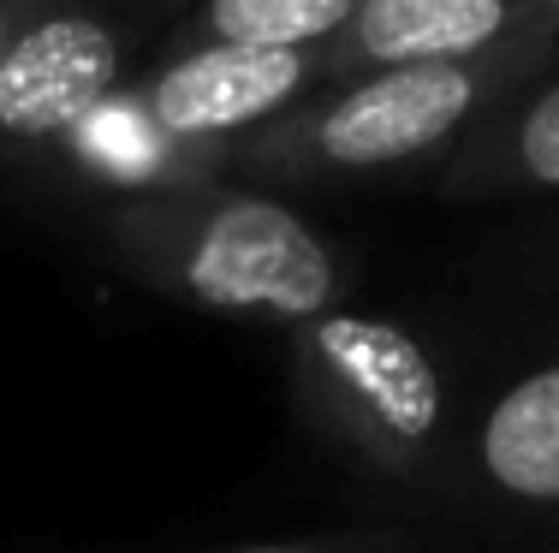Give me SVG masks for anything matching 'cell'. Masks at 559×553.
<instances>
[{
  "label": "cell",
  "mask_w": 559,
  "mask_h": 553,
  "mask_svg": "<svg viewBox=\"0 0 559 553\" xmlns=\"http://www.w3.org/2000/svg\"><path fill=\"white\" fill-rule=\"evenodd\" d=\"M102 227L143 286L197 310L292 327L345 298V250L286 196L226 173L114 196Z\"/></svg>",
  "instance_id": "1"
},
{
  "label": "cell",
  "mask_w": 559,
  "mask_h": 553,
  "mask_svg": "<svg viewBox=\"0 0 559 553\" xmlns=\"http://www.w3.org/2000/svg\"><path fill=\"white\" fill-rule=\"evenodd\" d=\"M559 55V36L512 43L471 60H411L376 65L322 84L310 101L250 131L226 173H262L292 184L328 179H388L423 161H447L500 96H512L536 65Z\"/></svg>",
  "instance_id": "2"
},
{
  "label": "cell",
  "mask_w": 559,
  "mask_h": 553,
  "mask_svg": "<svg viewBox=\"0 0 559 553\" xmlns=\"http://www.w3.org/2000/svg\"><path fill=\"white\" fill-rule=\"evenodd\" d=\"M292 381L316 429L364 470L435 482L452 441V381L417 327L376 310L328 304L292 322Z\"/></svg>",
  "instance_id": "3"
},
{
  "label": "cell",
  "mask_w": 559,
  "mask_h": 553,
  "mask_svg": "<svg viewBox=\"0 0 559 553\" xmlns=\"http://www.w3.org/2000/svg\"><path fill=\"white\" fill-rule=\"evenodd\" d=\"M126 31L96 0H31L0 55V155H55L126 89Z\"/></svg>",
  "instance_id": "4"
},
{
  "label": "cell",
  "mask_w": 559,
  "mask_h": 553,
  "mask_svg": "<svg viewBox=\"0 0 559 553\" xmlns=\"http://www.w3.org/2000/svg\"><path fill=\"white\" fill-rule=\"evenodd\" d=\"M328 84L322 48H262V43H179L150 77L131 84L162 131L179 143H197L209 155H226L250 131L274 125L298 101H310Z\"/></svg>",
  "instance_id": "5"
},
{
  "label": "cell",
  "mask_w": 559,
  "mask_h": 553,
  "mask_svg": "<svg viewBox=\"0 0 559 553\" xmlns=\"http://www.w3.org/2000/svg\"><path fill=\"white\" fill-rule=\"evenodd\" d=\"M536 36H559L548 0H357V12L322 43V55L334 84L376 65L471 60Z\"/></svg>",
  "instance_id": "6"
},
{
  "label": "cell",
  "mask_w": 559,
  "mask_h": 553,
  "mask_svg": "<svg viewBox=\"0 0 559 553\" xmlns=\"http://www.w3.org/2000/svg\"><path fill=\"white\" fill-rule=\"evenodd\" d=\"M459 446L483 500L518 518H559V351L518 363L476 405Z\"/></svg>",
  "instance_id": "7"
},
{
  "label": "cell",
  "mask_w": 559,
  "mask_h": 553,
  "mask_svg": "<svg viewBox=\"0 0 559 553\" xmlns=\"http://www.w3.org/2000/svg\"><path fill=\"white\" fill-rule=\"evenodd\" d=\"M447 191L459 196H559V55L483 113V125L447 155Z\"/></svg>",
  "instance_id": "8"
},
{
  "label": "cell",
  "mask_w": 559,
  "mask_h": 553,
  "mask_svg": "<svg viewBox=\"0 0 559 553\" xmlns=\"http://www.w3.org/2000/svg\"><path fill=\"white\" fill-rule=\"evenodd\" d=\"M48 161L72 167L78 179L96 196H138V191H162V184H185V179H209L226 173V155H209L197 143H179L173 131H162L143 113V101L131 96V84L108 96L72 137L60 143Z\"/></svg>",
  "instance_id": "9"
},
{
  "label": "cell",
  "mask_w": 559,
  "mask_h": 553,
  "mask_svg": "<svg viewBox=\"0 0 559 553\" xmlns=\"http://www.w3.org/2000/svg\"><path fill=\"white\" fill-rule=\"evenodd\" d=\"M357 12V0H191L185 43H262V48H322Z\"/></svg>",
  "instance_id": "10"
},
{
  "label": "cell",
  "mask_w": 559,
  "mask_h": 553,
  "mask_svg": "<svg viewBox=\"0 0 559 553\" xmlns=\"http://www.w3.org/2000/svg\"><path fill=\"white\" fill-rule=\"evenodd\" d=\"M226 553H417V548L399 530H352V536H304V542H257Z\"/></svg>",
  "instance_id": "11"
},
{
  "label": "cell",
  "mask_w": 559,
  "mask_h": 553,
  "mask_svg": "<svg viewBox=\"0 0 559 553\" xmlns=\"http://www.w3.org/2000/svg\"><path fill=\"white\" fill-rule=\"evenodd\" d=\"M24 12H31V0H0V55H7V43H12Z\"/></svg>",
  "instance_id": "12"
},
{
  "label": "cell",
  "mask_w": 559,
  "mask_h": 553,
  "mask_svg": "<svg viewBox=\"0 0 559 553\" xmlns=\"http://www.w3.org/2000/svg\"><path fill=\"white\" fill-rule=\"evenodd\" d=\"M548 12H554V19H559V0H548Z\"/></svg>",
  "instance_id": "13"
},
{
  "label": "cell",
  "mask_w": 559,
  "mask_h": 553,
  "mask_svg": "<svg viewBox=\"0 0 559 553\" xmlns=\"http://www.w3.org/2000/svg\"><path fill=\"white\" fill-rule=\"evenodd\" d=\"M96 7H114V0H96Z\"/></svg>",
  "instance_id": "14"
}]
</instances>
